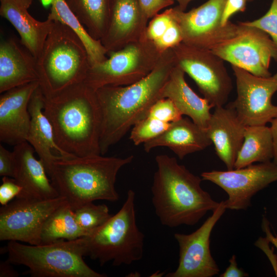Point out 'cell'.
I'll list each match as a JSON object with an SVG mask.
<instances>
[{
    "mask_svg": "<svg viewBox=\"0 0 277 277\" xmlns=\"http://www.w3.org/2000/svg\"><path fill=\"white\" fill-rule=\"evenodd\" d=\"M176 65L172 48L164 51L154 69L131 85L106 86L95 90L101 115L100 152L104 155L130 129L146 118Z\"/></svg>",
    "mask_w": 277,
    "mask_h": 277,
    "instance_id": "obj_1",
    "label": "cell"
},
{
    "mask_svg": "<svg viewBox=\"0 0 277 277\" xmlns=\"http://www.w3.org/2000/svg\"><path fill=\"white\" fill-rule=\"evenodd\" d=\"M44 112L57 146L67 155L101 154V115L95 91L84 82L44 96Z\"/></svg>",
    "mask_w": 277,
    "mask_h": 277,
    "instance_id": "obj_2",
    "label": "cell"
},
{
    "mask_svg": "<svg viewBox=\"0 0 277 277\" xmlns=\"http://www.w3.org/2000/svg\"><path fill=\"white\" fill-rule=\"evenodd\" d=\"M157 169L152 185V203L162 225L170 228L193 226L219 202L201 187L202 178L166 154L155 159Z\"/></svg>",
    "mask_w": 277,
    "mask_h": 277,
    "instance_id": "obj_3",
    "label": "cell"
},
{
    "mask_svg": "<svg viewBox=\"0 0 277 277\" xmlns=\"http://www.w3.org/2000/svg\"><path fill=\"white\" fill-rule=\"evenodd\" d=\"M133 160V155L124 158L102 154L58 155L47 172L58 195L66 199L74 211L96 200L118 201L115 187L117 173Z\"/></svg>",
    "mask_w": 277,
    "mask_h": 277,
    "instance_id": "obj_4",
    "label": "cell"
},
{
    "mask_svg": "<svg viewBox=\"0 0 277 277\" xmlns=\"http://www.w3.org/2000/svg\"><path fill=\"white\" fill-rule=\"evenodd\" d=\"M90 67L81 38L68 26L53 21L36 58L38 82L44 95L52 96L84 82Z\"/></svg>",
    "mask_w": 277,
    "mask_h": 277,
    "instance_id": "obj_5",
    "label": "cell"
},
{
    "mask_svg": "<svg viewBox=\"0 0 277 277\" xmlns=\"http://www.w3.org/2000/svg\"><path fill=\"white\" fill-rule=\"evenodd\" d=\"M135 193L129 189L122 207L102 225L78 239L84 256L102 266L130 265L142 259L144 234L136 221Z\"/></svg>",
    "mask_w": 277,
    "mask_h": 277,
    "instance_id": "obj_6",
    "label": "cell"
},
{
    "mask_svg": "<svg viewBox=\"0 0 277 277\" xmlns=\"http://www.w3.org/2000/svg\"><path fill=\"white\" fill-rule=\"evenodd\" d=\"M78 239L36 245L10 241L4 251L9 262L27 267L33 277L106 276L85 263Z\"/></svg>",
    "mask_w": 277,
    "mask_h": 277,
    "instance_id": "obj_7",
    "label": "cell"
},
{
    "mask_svg": "<svg viewBox=\"0 0 277 277\" xmlns=\"http://www.w3.org/2000/svg\"><path fill=\"white\" fill-rule=\"evenodd\" d=\"M163 52L147 37L107 53V58L90 66L84 82L94 90L106 86H124L147 76L157 64Z\"/></svg>",
    "mask_w": 277,
    "mask_h": 277,
    "instance_id": "obj_8",
    "label": "cell"
},
{
    "mask_svg": "<svg viewBox=\"0 0 277 277\" xmlns=\"http://www.w3.org/2000/svg\"><path fill=\"white\" fill-rule=\"evenodd\" d=\"M176 65L193 80L213 107L223 106L232 89L224 61L210 50L181 42L172 48Z\"/></svg>",
    "mask_w": 277,
    "mask_h": 277,
    "instance_id": "obj_9",
    "label": "cell"
},
{
    "mask_svg": "<svg viewBox=\"0 0 277 277\" xmlns=\"http://www.w3.org/2000/svg\"><path fill=\"white\" fill-rule=\"evenodd\" d=\"M236 34L210 51L231 64L261 77L271 75V61H277V47L264 31L255 27L238 24Z\"/></svg>",
    "mask_w": 277,
    "mask_h": 277,
    "instance_id": "obj_10",
    "label": "cell"
},
{
    "mask_svg": "<svg viewBox=\"0 0 277 277\" xmlns=\"http://www.w3.org/2000/svg\"><path fill=\"white\" fill-rule=\"evenodd\" d=\"M226 0H208L188 12L176 7L171 14L180 27L185 44L196 48L211 50L236 33L238 25L229 21L221 23Z\"/></svg>",
    "mask_w": 277,
    "mask_h": 277,
    "instance_id": "obj_11",
    "label": "cell"
},
{
    "mask_svg": "<svg viewBox=\"0 0 277 277\" xmlns=\"http://www.w3.org/2000/svg\"><path fill=\"white\" fill-rule=\"evenodd\" d=\"M66 203L61 196L45 200L16 197L0 208V240L38 245L44 223L53 212Z\"/></svg>",
    "mask_w": 277,
    "mask_h": 277,
    "instance_id": "obj_12",
    "label": "cell"
},
{
    "mask_svg": "<svg viewBox=\"0 0 277 277\" xmlns=\"http://www.w3.org/2000/svg\"><path fill=\"white\" fill-rule=\"evenodd\" d=\"M236 83V97L229 104L245 126L266 125L277 117V105L272 97L277 91V72L261 77L232 66Z\"/></svg>",
    "mask_w": 277,
    "mask_h": 277,
    "instance_id": "obj_13",
    "label": "cell"
},
{
    "mask_svg": "<svg viewBox=\"0 0 277 277\" xmlns=\"http://www.w3.org/2000/svg\"><path fill=\"white\" fill-rule=\"evenodd\" d=\"M201 176L227 193L228 199L224 201L227 209L246 210L253 195L277 182V165L272 161L259 163L239 169L204 172Z\"/></svg>",
    "mask_w": 277,
    "mask_h": 277,
    "instance_id": "obj_14",
    "label": "cell"
},
{
    "mask_svg": "<svg viewBox=\"0 0 277 277\" xmlns=\"http://www.w3.org/2000/svg\"><path fill=\"white\" fill-rule=\"evenodd\" d=\"M226 209L222 201L195 231L190 234H174L179 247V265L175 271L166 276L212 277L219 274V267L210 252V238L213 228Z\"/></svg>",
    "mask_w": 277,
    "mask_h": 277,
    "instance_id": "obj_15",
    "label": "cell"
},
{
    "mask_svg": "<svg viewBox=\"0 0 277 277\" xmlns=\"http://www.w3.org/2000/svg\"><path fill=\"white\" fill-rule=\"evenodd\" d=\"M38 81L22 85L1 93L0 141L15 146L27 142L30 125V100L39 86Z\"/></svg>",
    "mask_w": 277,
    "mask_h": 277,
    "instance_id": "obj_16",
    "label": "cell"
},
{
    "mask_svg": "<svg viewBox=\"0 0 277 277\" xmlns=\"http://www.w3.org/2000/svg\"><path fill=\"white\" fill-rule=\"evenodd\" d=\"M148 21L138 0H112L107 29L101 39L107 53L146 37Z\"/></svg>",
    "mask_w": 277,
    "mask_h": 277,
    "instance_id": "obj_17",
    "label": "cell"
},
{
    "mask_svg": "<svg viewBox=\"0 0 277 277\" xmlns=\"http://www.w3.org/2000/svg\"><path fill=\"white\" fill-rule=\"evenodd\" d=\"M245 126L228 104L215 108L206 129L216 153L227 170L234 169L244 138Z\"/></svg>",
    "mask_w": 277,
    "mask_h": 277,
    "instance_id": "obj_18",
    "label": "cell"
},
{
    "mask_svg": "<svg viewBox=\"0 0 277 277\" xmlns=\"http://www.w3.org/2000/svg\"><path fill=\"white\" fill-rule=\"evenodd\" d=\"M14 177L22 187L17 198L50 199L59 196L43 162L34 156V149L27 142L14 146Z\"/></svg>",
    "mask_w": 277,
    "mask_h": 277,
    "instance_id": "obj_19",
    "label": "cell"
},
{
    "mask_svg": "<svg viewBox=\"0 0 277 277\" xmlns=\"http://www.w3.org/2000/svg\"><path fill=\"white\" fill-rule=\"evenodd\" d=\"M38 82L36 58L14 38L0 44V93L33 82Z\"/></svg>",
    "mask_w": 277,
    "mask_h": 277,
    "instance_id": "obj_20",
    "label": "cell"
},
{
    "mask_svg": "<svg viewBox=\"0 0 277 277\" xmlns=\"http://www.w3.org/2000/svg\"><path fill=\"white\" fill-rule=\"evenodd\" d=\"M32 0H1L0 14L7 19L18 33L22 44L36 58L52 28L53 21L36 20L28 9Z\"/></svg>",
    "mask_w": 277,
    "mask_h": 277,
    "instance_id": "obj_21",
    "label": "cell"
},
{
    "mask_svg": "<svg viewBox=\"0 0 277 277\" xmlns=\"http://www.w3.org/2000/svg\"><path fill=\"white\" fill-rule=\"evenodd\" d=\"M212 144L206 129L188 117L171 123L169 127L157 137L144 144L149 152L158 147H166L182 160L187 155L202 151Z\"/></svg>",
    "mask_w": 277,
    "mask_h": 277,
    "instance_id": "obj_22",
    "label": "cell"
},
{
    "mask_svg": "<svg viewBox=\"0 0 277 277\" xmlns=\"http://www.w3.org/2000/svg\"><path fill=\"white\" fill-rule=\"evenodd\" d=\"M44 95L39 86L28 105L31 120L27 138L44 163L46 171L57 156H66L56 145L52 125L44 112Z\"/></svg>",
    "mask_w": 277,
    "mask_h": 277,
    "instance_id": "obj_23",
    "label": "cell"
},
{
    "mask_svg": "<svg viewBox=\"0 0 277 277\" xmlns=\"http://www.w3.org/2000/svg\"><path fill=\"white\" fill-rule=\"evenodd\" d=\"M185 73L177 65L173 68L163 88L162 97L170 99L183 115L188 116L199 127L206 129L213 107L190 87L185 80Z\"/></svg>",
    "mask_w": 277,
    "mask_h": 277,
    "instance_id": "obj_24",
    "label": "cell"
},
{
    "mask_svg": "<svg viewBox=\"0 0 277 277\" xmlns=\"http://www.w3.org/2000/svg\"><path fill=\"white\" fill-rule=\"evenodd\" d=\"M273 157V143L269 127L245 126L244 141L238 154L234 169L243 168L256 162H270Z\"/></svg>",
    "mask_w": 277,
    "mask_h": 277,
    "instance_id": "obj_25",
    "label": "cell"
},
{
    "mask_svg": "<svg viewBox=\"0 0 277 277\" xmlns=\"http://www.w3.org/2000/svg\"><path fill=\"white\" fill-rule=\"evenodd\" d=\"M87 234L78 225L74 211L66 203L53 212L44 223L39 235L38 245L74 240Z\"/></svg>",
    "mask_w": 277,
    "mask_h": 277,
    "instance_id": "obj_26",
    "label": "cell"
},
{
    "mask_svg": "<svg viewBox=\"0 0 277 277\" xmlns=\"http://www.w3.org/2000/svg\"><path fill=\"white\" fill-rule=\"evenodd\" d=\"M112 0H66L88 33L100 40L106 33Z\"/></svg>",
    "mask_w": 277,
    "mask_h": 277,
    "instance_id": "obj_27",
    "label": "cell"
},
{
    "mask_svg": "<svg viewBox=\"0 0 277 277\" xmlns=\"http://www.w3.org/2000/svg\"><path fill=\"white\" fill-rule=\"evenodd\" d=\"M48 18L57 21L73 30L81 38L87 49L90 66L107 58V52L100 40L93 38L71 11L66 0H53Z\"/></svg>",
    "mask_w": 277,
    "mask_h": 277,
    "instance_id": "obj_28",
    "label": "cell"
},
{
    "mask_svg": "<svg viewBox=\"0 0 277 277\" xmlns=\"http://www.w3.org/2000/svg\"><path fill=\"white\" fill-rule=\"evenodd\" d=\"M74 212L76 222L88 234L102 225L111 216L105 204L95 205L93 202L81 206Z\"/></svg>",
    "mask_w": 277,
    "mask_h": 277,
    "instance_id": "obj_29",
    "label": "cell"
},
{
    "mask_svg": "<svg viewBox=\"0 0 277 277\" xmlns=\"http://www.w3.org/2000/svg\"><path fill=\"white\" fill-rule=\"evenodd\" d=\"M171 123L146 117L133 126L129 138L136 146L144 144L166 131Z\"/></svg>",
    "mask_w": 277,
    "mask_h": 277,
    "instance_id": "obj_30",
    "label": "cell"
},
{
    "mask_svg": "<svg viewBox=\"0 0 277 277\" xmlns=\"http://www.w3.org/2000/svg\"><path fill=\"white\" fill-rule=\"evenodd\" d=\"M183 114L174 103L168 98L156 101L150 108L147 117L166 123H172L182 117Z\"/></svg>",
    "mask_w": 277,
    "mask_h": 277,
    "instance_id": "obj_31",
    "label": "cell"
},
{
    "mask_svg": "<svg viewBox=\"0 0 277 277\" xmlns=\"http://www.w3.org/2000/svg\"><path fill=\"white\" fill-rule=\"evenodd\" d=\"M256 27L267 33L277 47V0H272L267 12L262 17L252 21L241 22Z\"/></svg>",
    "mask_w": 277,
    "mask_h": 277,
    "instance_id": "obj_32",
    "label": "cell"
},
{
    "mask_svg": "<svg viewBox=\"0 0 277 277\" xmlns=\"http://www.w3.org/2000/svg\"><path fill=\"white\" fill-rule=\"evenodd\" d=\"M173 20L171 8L166 10L161 14H157L152 18L148 24L146 36L154 41L165 33Z\"/></svg>",
    "mask_w": 277,
    "mask_h": 277,
    "instance_id": "obj_33",
    "label": "cell"
},
{
    "mask_svg": "<svg viewBox=\"0 0 277 277\" xmlns=\"http://www.w3.org/2000/svg\"><path fill=\"white\" fill-rule=\"evenodd\" d=\"M182 35L180 27L173 18L171 24L163 35L153 42L159 50L161 52H163L178 45L182 42Z\"/></svg>",
    "mask_w": 277,
    "mask_h": 277,
    "instance_id": "obj_34",
    "label": "cell"
},
{
    "mask_svg": "<svg viewBox=\"0 0 277 277\" xmlns=\"http://www.w3.org/2000/svg\"><path fill=\"white\" fill-rule=\"evenodd\" d=\"M22 191V187L13 177L3 176L0 186V203L5 206L14 197L18 196Z\"/></svg>",
    "mask_w": 277,
    "mask_h": 277,
    "instance_id": "obj_35",
    "label": "cell"
},
{
    "mask_svg": "<svg viewBox=\"0 0 277 277\" xmlns=\"http://www.w3.org/2000/svg\"><path fill=\"white\" fill-rule=\"evenodd\" d=\"M141 8L145 17L149 20L157 15L159 12L172 5L174 0H138Z\"/></svg>",
    "mask_w": 277,
    "mask_h": 277,
    "instance_id": "obj_36",
    "label": "cell"
},
{
    "mask_svg": "<svg viewBox=\"0 0 277 277\" xmlns=\"http://www.w3.org/2000/svg\"><path fill=\"white\" fill-rule=\"evenodd\" d=\"M15 157L13 151H10L0 145V175L14 177Z\"/></svg>",
    "mask_w": 277,
    "mask_h": 277,
    "instance_id": "obj_37",
    "label": "cell"
},
{
    "mask_svg": "<svg viewBox=\"0 0 277 277\" xmlns=\"http://www.w3.org/2000/svg\"><path fill=\"white\" fill-rule=\"evenodd\" d=\"M247 2L248 0H226L222 13V24L224 26L227 24L235 13L244 11Z\"/></svg>",
    "mask_w": 277,
    "mask_h": 277,
    "instance_id": "obj_38",
    "label": "cell"
},
{
    "mask_svg": "<svg viewBox=\"0 0 277 277\" xmlns=\"http://www.w3.org/2000/svg\"><path fill=\"white\" fill-rule=\"evenodd\" d=\"M229 262L230 263L229 265L225 271L220 275V277H244L249 276L248 274L245 272L242 268L238 267L236 256L234 254L232 255Z\"/></svg>",
    "mask_w": 277,
    "mask_h": 277,
    "instance_id": "obj_39",
    "label": "cell"
},
{
    "mask_svg": "<svg viewBox=\"0 0 277 277\" xmlns=\"http://www.w3.org/2000/svg\"><path fill=\"white\" fill-rule=\"evenodd\" d=\"M8 260L0 263V277H16L18 273L11 266Z\"/></svg>",
    "mask_w": 277,
    "mask_h": 277,
    "instance_id": "obj_40",
    "label": "cell"
},
{
    "mask_svg": "<svg viewBox=\"0 0 277 277\" xmlns=\"http://www.w3.org/2000/svg\"><path fill=\"white\" fill-rule=\"evenodd\" d=\"M270 223L265 217H263L262 222V229L266 234V238L277 249V235L273 234L269 226Z\"/></svg>",
    "mask_w": 277,
    "mask_h": 277,
    "instance_id": "obj_41",
    "label": "cell"
},
{
    "mask_svg": "<svg viewBox=\"0 0 277 277\" xmlns=\"http://www.w3.org/2000/svg\"><path fill=\"white\" fill-rule=\"evenodd\" d=\"M270 123L271 126L269 128L271 134L273 148L272 162L277 165V117L273 118Z\"/></svg>",
    "mask_w": 277,
    "mask_h": 277,
    "instance_id": "obj_42",
    "label": "cell"
},
{
    "mask_svg": "<svg viewBox=\"0 0 277 277\" xmlns=\"http://www.w3.org/2000/svg\"><path fill=\"white\" fill-rule=\"evenodd\" d=\"M193 0H174L178 3L176 7L181 11H185L189 4Z\"/></svg>",
    "mask_w": 277,
    "mask_h": 277,
    "instance_id": "obj_43",
    "label": "cell"
},
{
    "mask_svg": "<svg viewBox=\"0 0 277 277\" xmlns=\"http://www.w3.org/2000/svg\"><path fill=\"white\" fill-rule=\"evenodd\" d=\"M53 0H41L42 4L44 6H49L52 4Z\"/></svg>",
    "mask_w": 277,
    "mask_h": 277,
    "instance_id": "obj_44",
    "label": "cell"
},
{
    "mask_svg": "<svg viewBox=\"0 0 277 277\" xmlns=\"http://www.w3.org/2000/svg\"><path fill=\"white\" fill-rule=\"evenodd\" d=\"M252 0H248V1H252Z\"/></svg>",
    "mask_w": 277,
    "mask_h": 277,
    "instance_id": "obj_45",
    "label": "cell"
}]
</instances>
